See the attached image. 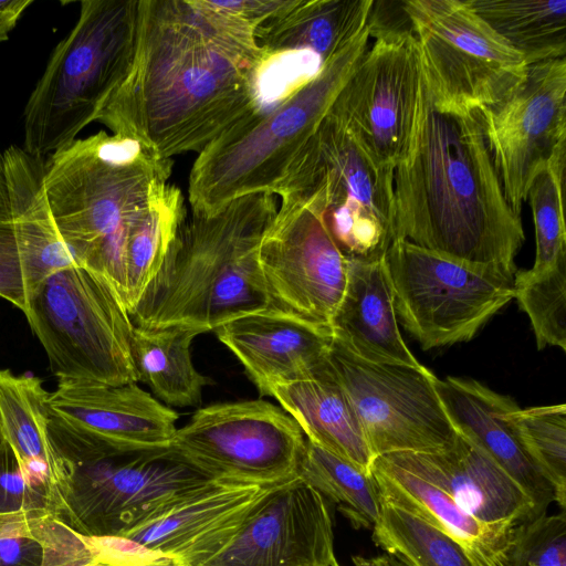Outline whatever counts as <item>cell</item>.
Here are the masks:
<instances>
[{"label":"cell","mask_w":566,"mask_h":566,"mask_svg":"<svg viewBox=\"0 0 566 566\" xmlns=\"http://www.w3.org/2000/svg\"><path fill=\"white\" fill-rule=\"evenodd\" d=\"M384 457L446 492L484 524L513 530L534 517L533 503L524 491L459 432L454 442L439 452H394Z\"/></svg>","instance_id":"44dd1931"},{"label":"cell","mask_w":566,"mask_h":566,"mask_svg":"<svg viewBox=\"0 0 566 566\" xmlns=\"http://www.w3.org/2000/svg\"><path fill=\"white\" fill-rule=\"evenodd\" d=\"M270 397L297 422L308 441L370 473L375 457L327 361L314 377L276 386Z\"/></svg>","instance_id":"484cf974"},{"label":"cell","mask_w":566,"mask_h":566,"mask_svg":"<svg viewBox=\"0 0 566 566\" xmlns=\"http://www.w3.org/2000/svg\"><path fill=\"white\" fill-rule=\"evenodd\" d=\"M10 214V193L3 153L0 151V219Z\"/></svg>","instance_id":"b9f144b4"},{"label":"cell","mask_w":566,"mask_h":566,"mask_svg":"<svg viewBox=\"0 0 566 566\" xmlns=\"http://www.w3.org/2000/svg\"><path fill=\"white\" fill-rule=\"evenodd\" d=\"M36 537L43 546V566H108L95 555L90 536L82 535L48 514L36 523ZM147 566H174L161 557Z\"/></svg>","instance_id":"8d00e7d4"},{"label":"cell","mask_w":566,"mask_h":566,"mask_svg":"<svg viewBox=\"0 0 566 566\" xmlns=\"http://www.w3.org/2000/svg\"><path fill=\"white\" fill-rule=\"evenodd\" d=\"M280 198L259 247L270 307L331 331L347 282L348 258L335 242L316 197Z\"/></svg>","instance_id":"5bb4252c"},{"label":"cell","mask_w":566,"mask_h":566,"mask_svg":"<svg viewBox=\"0 0 566 566\" xmlns=\"http://www.w3.org/2000/svg\"><path fill=\"white\" fill-rule=\"evenodd\" d=\"M373 0H292L258 28L255 36L270 55L286 50H310L326 61L366 27Z\"/></svg>","instance_id":"4316f807"},{"label":"cell","mask_w":566,"mask_h":566,"mask_svg":"<svg viewBox=\"0 0 566 566\" xmlns=\"http://www.w3.org/2000/svg\"><path fill=\"white\" fill-rule=\"evenodd\" d=\"M139 0H83L23 112V149L44 158L98 120L132 67Z\"/></svg>","instance_id":"52a82bcc"},{"label":"cell","mask_w":566,"mask_h":566,"mask_svg":"<svg viewBox=\"0 0 566 566\" xmlns=\"http://www.w3.org/2000/svg\"><path fill=\"white\" fill-rule=\"evenodd\" d=\"M337 565H338V563H337V564H335L334 566H337Z\"/></svg>","instance_id":"f6af8a7d"},{"label":"cell","mask_w":566,"mask_h":566,"mask_svg":"<svg viewBox=\"0 0 566 566\" xmlns=\"http://www.w3.org/2000/svg\"><path fill=\"white\" fill-rule=\"evenodd\" d=\"M268 488L213 481L125 537L180 566H201L230 541Z\"/></svg>","instance_id":"603a6c76"},{"label":"cell","mask_w":566,"mask_h":566,"mask_svg":"<svg viewBox=\"0 0 566 566\" xmlns=\"http://www.w3.org/2000/svg\"><path fill=\"white\" fill-rule=\"evenodd\" d=\"M199 331L135 326L130 353L137 381L146 384L154 397L167 407H198L210 379L192 361L191 344Z\"/></svg>","instance_id":"83f0119b"},{"label":"cell","mask_w":566,"mask_h":566,"mask_svg":"<svg viewBox=\"0 0 566 566\" xmlns=\"http://www.w3.org/2000/svg\"><path fill=\"white\" fill-rule=\"evenodd\" d=\"M368 25L276 106L243 117L200 151L192 164L191 210L213 213L250 193L275 195L368 49Z\"/></svg>","instance_id":"8992f818"},{"label":"cell","mask_w":566,"mask_h":566,"mask_svg":"<svg viewBox=\"0 0 566 566\" xmlns=\"http://www.w3.org/2000/svg\"><path fill=\"white\" fill-rule=\"evenodd\" d=\"M385 260L397 315L423 349L470 340L514 298V276L405 239L391 242Z\"/></svg>","instance_id":"30bf717a"},{"label":"cell","mask_w":566,"mask_h":566,"mask_svg":"<svg viewBox=\"0 0 566 566\" xmlns=\"http://www.w3.org/2000/svg\"><path fill=\"white\" fill-rule=\"evenodd\" d=\"M513 420L530 454L556 490L559 506L566 504V405L513 411Z\"/></svg>","instance_id":"e575fe53"},{"label":"cell","mask_w":566,"mask_h":566,"mask_svg":"<svg viewBox=\"0 0 566 566\" xmlns=\"http://www.w3.org/2000/svg\"><path fill=\"white\" fill-rule=\"evenodd\" d=\"M527 65L565 57V0H468Z\"/></svg>","instance_id":"f546056e"},{"label":"cell","mask_w":566,"mask_h":566,"mask_svg":"<svg viewBox=\"0 0 566 566\" xmlns=\"http://www.w3.org/2000/svg\"><path fill=\"white\" fill-rule=\"evenodd\" d=\"M371 538L384 553L405 566H480L446 532L417 514L382 501Z\"/></svg>","instance_id":"1f68e13d"},{"label":"cell","mask_w":566,"mask_h":566,"mask_svg":"<svg viewBox=\"0 0 566 566\" xmlns=\"http://www.w3.org/2000/svg\"><path fill=\"white\" fill-rule=\"evenodd\" d=\"M331 331L335 340L367 361L422 366L400 334L385 256L376 260L348 258L347 282Z\"/></svg>","instance_id":"cb8c5ba5"},{"label":"cell","mask_w":566,"mask_h":566,"mask_svg":"<svg viewBox=\"0 0 566 566\" xmlns=\"http://www.w3.org/2000/svg\"><path fill=\"white\" fill-rule=\"evenodd\" d=\"M46 402L70 428L118 450L166 448L177 430L178 413L137 382L59 379Z\"/></svg>","instance_id":"d6986e66"},{"label":"cell","mask_w":566,"mask_h":566,"mask_svg":"<svg viewBox=\"0 0 566 566\" xmlns=\"http://www.w3.org/2000/svg\"><path fill=\"white\" fill-rule=\"evenodd\" d=\"M370 473L382 502L417 514L460 543L480 566H500L513 530L484 524L463 511L446 492L376 457Z\"/></svg>","instance_id":"d4e9b609"},{"label":"cell","mask_w":566,"mask_h":566,"mask_svg":"<svg viewBox=\"0 0 566 566\" xmlns=\"http://www.w3.org/2000/svg\"><path fill=\"white\" fill-rule=\"evenodd\" d=\"M339 566V565H338Z\"/></svg>","instance_id":"bcb514c9"},{"label":"cell","mask_w":566,"mask_h":566,"mask_svg":"<svg viewBox=\"0 0 566 566\" xmlns=\"http://www.w3.org/2000/svg\"><path fill=\"white\" fill-rule=\"evenodd\" d=\"M297 475L337 505L355 528L373 530L381 514V497L371 473L306 439Z\"/></svg>","instance_id":"4dcf8cb0"},{"label":"cell","mask_w":566,"mask_h":566,"mask_svg":"<svg viewBox=\"0 0 566 566\" xmlns=\"http://www.w3.org/2000/svg\"><path fill=\"white\" fill-rule=\"evenodd\" d=\"M292 0H228L220 3L255 30L291 4ZM256 32V31H255Z\"/></svg>","instance_id":"ab89813d"},{"label":"cell","mask_w":566,"mask_h":566,"mask_svg":"<svg viewBox=\"0 0 566 566\" xmlns=\"http://www.w3.org/2000/svg\"><path fill=\"white\" fill-rule=\"evenodd\" d=\"M438 395L457 431L479 446L530 497L534 517L559 505L555 488L526 449L513 420L509 396L459 377L437 379Z\"/></svg>","instance_id":"7402d4cb"},{"label":"cell","mask_w":566,"mask_h":566,"mask_svg":"<svg viewBox=\"0 0 566 566\" xmlns=\"http://www.w3.org/2000/svg\"><path fill=\"white\" fill-rule=\"evenodd\" d=\"M276 210L274 195L258 192L210 214L192 211L129 314L132 323L203 334L269 308L259 247Z\"/></svg>","instance_id":"3957f363"},{"label":"cell","mask_w":566,"mask_h":566,"mask_svg":"<svg viewBox=\"0 0 566 566\" xmlns=\"http://www.w3.org/2000/svg\"><path fill=\"white\" fill-rule=\"evenodd\" d=\"M48 396L42 379L0 369V426L27 478L50 488L55 453L48 432Z\"/></svg>","instance_id":"f1b7e54d"},{"label":"cell","mask_w":566,"mask_h":566,"mask_svg":"<svg viewBox=\"0 0 566 566\" xmlns=\"http://www.w3.org/2000/svg\"><path fill=\"white\" fill-rule=\"evenodd\" d=\"M135 57L97 122L169 158L202 151L260 107L273 57L255 29L210 0H139Z\"/></svg>","instance_id":"6da1fadb"},{"label":"cell","mask_w":566,"mask_h":566,"mask_svg":"<svg viewBox=\"0 0 566 566\" xmlns=\"http://www.w3.org/2000/svg\"><path fill=\"white\" fill-rule=\"evenodd\" d=\"M171 169V159L104 130L44 158L57 232L75 261L102 275L120 300L126 245L170 184Z\"/></svg>","instance_id":"277c9868"},{"label":"cell","mask_w":566,"mask_h":566,"mask_svg":"<svg viewBox=\"0 0 566 566\" xmlns=\"http://www.w3.org/2000/svg\"><path fill=\"white\" fill-rule=\"evenodd\" d=\"M394 208V240L515 275L524 229L504 197L479 108L440 91L421 63Z\"/></svg>","instance_id":"7a4b0ae2"},{"label":"cell","mask_w":566,"mask_h":566,"mask_svg":"<svg viewBox=\"0 0 566 566\" xmlns=\"http://www.w3.org/2000/svg\"><path fill=\"white\" fill-rule=\"evenodd\" d=\"M326 499L298 475L269 486L230 541L201 566H334Z\"/></svg>","instance_id":"e0dca14e"},{"label":"cell","mask_w":566,"mask_h":566,"mask_svg":"<svg viewBox=\"0 0 566 566\" xmlns=\"http://www.w3.org/2000/svg\"><path fill=\"white\" fill-rule=\"evenodd\" d=\"M36 518L0 530V566H43V546L33 533Z\"/></svg>","instance_id":"74e56055"},{"label":"cell","mask_w":566,"mask_h":566,"mask_svg":"<svg viewBox=\"0 0 566 566\" xmlns=\"http://www.w3.org/2000/svg\"><path fill=\"white\" fill-rule=\"evenodd\" d=\"M566 60L528 65L525 81L502 101L479 108L504 197L521 217L535 175L566 150Z\"/></svg>","instance_id":"2e32d148"},{"label":"cell","mask_w":566,"mask_h":566,"mask_svg":"<svg viewBox=\"0 0 566 566\" xmlns=\"http://www.w3.org/2000/svg\"><path fill=\"white\" fill-rule=\"evenodd\" d=\"M49 513L86 536H125L209 485L168 447L118 450L49 412Z\"/></svg>","instance_id":"5b68a950"},{"label":"cell","mask_w":566,"mask_h":566,"mask_svg":"<svg viewBox=\"0 0 566 566\" xmlns=\"http://www.w3.org/2000/svg\"><path fill=\"white\" fill-rule=\"evenodd\" d=\"M420 63L443 93L475 108L493 105L526 78L527 63L468 0L402 1Z\"/></svg>","instance_id":"4fadbf2b"},{"label":"cell","mask_w":566,"mask_h":566,"mask_svg":"<svg viewBox=\"0 0 566 566\" xmlns=\"http://www.w3.org/2000/svg\"><path fill=\"white\" fill-rule=\"evenodd\" d=\"M10 214L0 219V297L23 313L44 281L78 264L53 222L43 185L44 158L18 146L3 151Z\"/></svg>","instance_id":"ac0fdd59"},{"label":"cell","mask_w":566,"mask_h":566,"mask_svg":"<svg viewBox=\"0 0 566 566\" xmlns=\"http://www.w3.org/2000/svg\"><path fill=\"white\" fill-rule=\"evenodd\" d=\"M314 196L349 259L376 260L394 241V171L378 167L329 112L275 195Z\"/></svg>","instance_id":"9c48e42d"},{"label":"cell","mask_w":566,"mask_h":566,"mask_svg":"<svg viewBox=\"0 0 566 566\" xmlns=\"http://www.w3.org/2000/svg\"><path fill=\"white\" fill-rule=\"evenodd\" d=\"M97 559L108 566H147L164 555L125 536H90Z\"/></svg>","instance_id":"f35d334b"},{"label":"cell","mask_w":566,"mask_h":566,"mask_svg":"<svg viewBox=\"0 0 566 566\" xmlns=\"http://www.w3.org/2000/svg\"><path fill=\"white\" fill-rule=\"evenodd\" d=\"M33 0H0V42L9 39L19 19Z\"/></svg>","instance_id":"60d3db41"},{"label":"cell","mask_w":566,"mask_h":566,"mask_svg":"<svg viewBox=\"0 0 566 566\" xmlns=\"http://www.w3.org/2000/svg\"><path fill=\"white\" fill-rule=\"evenodd\" d=\"M4 444H6V439L3 437V433H2V430H1V426H0V452L3 449Z\"/></svg>","instance_id":"ee69618b"},{"label":"cell","mask_w":566,"mask_h":566,"mask_svg":"<svg viewBox=\"0 0 566 566\" xmlns=\"http://www.w3.org/2000/svg\"><path fill=\"white\" fill-rule=\"evenodd\" d=\"M327 368L348 398L374 457L434 453L458 431L423 365H386L359 358L333 338Z\"/></svg>","instance_id":"7c38bea8"},{"label":"cell","mask_w":566,"mask_h":566,"mask_svg":"<svg viewBox=\"0 0 566 566\" xmlns=\"http://www.w3.org/2000/svg\"><path fill=\"white\" fill-rule=\"evenodd\" d=\"M214 332L262 397H270L276 386L317 375L333 342L331 331L272 307L232 319Z\"/></svg>","instance_id":"ffe728a7"},{"label":"cell","mask_w":566,"mask_h":566,"mask_svg":"<svg viewBox=\"0 0 566 566\" xmlns=\"http://www.w3.org/2000/svg\"><path fill=\"white\" fill-rule=\"evenodd\" d=\"M305 444L285 410L255 399L199 408L168 448L210 480L272 486L297 476Z\"/></svg>","instance_id":"8fae6325"},{"label":"cell","mask_w":566,"mask_h":566,"mask_svg":"<svg viewBox=\"0 0 566 566\" xmlns=\"http://www.w3.org/2000/svg\"><path fill=\"white\" fill-rule=\"evenodd\" d=\"M24 314L57 379L137 382L134 324L102 275L80 264L60 270L44 281Z\"/></svg>","instance_id":"ba28073f"},{"label":"cell","mask_w":566,"mask_h":566,"mask_svg":"<svg viewBox=\"0 0 566 566\" xmlns=\"http://www.w3.org/2000/svg\"><path fill=\"white\" fill-rule=\"evenodd\" d=\"M500 566H566V515L541 514L513 530Z\"/></svg>","instance_id":"d590c367"},{"label":"cell","mask_w":566,"mask_h":566,"mask_svg":"<svg viewBox=\"0 0 566 566\" xmlns=\"http://www.w3.org/2000/svg\"><path fill=\"white\" fill-rule=\"evenodd\" d=\"M564 175L565 150L554 155L535 175L527 191L535 226L536 254L531 269L534 272H543L566 258Z\"/></svg>","instance_id":"836d02e7"},{"label":"cell","mask_w":566,"mask_h":566,"mask_svg":"<svg viewBox=\"0 0 566 566\" xmlns=\"http://www.w3.org/2000/svg\"><path fill=\"white\" fill-rule=\"evenodd\" d=\"M514 298L531 321L537 348L566 350V258L543 272L516 271Z\"/></svg>","instance_id":"d6a6232c"},{"label":"cell","mask_w":566,"mask_h":566,"mask_svg":"<svg viewBox=\"0 0 566 566\" xmlns=\"http://www.w3.org/2000/svg\"><path fill=\"white\" fill-rule=\"evenodd\" d=\"M354 566H405L394 556L382 553L371 557L354 556Z\"/></svg>","instance_id":"7bdbcfd3"},{"label":"cell","mask_w":566,"mask_h":566,"mask_svg":"<svg viewBox=\"0 0 566 566\" xmlns=\"http://www.w3.org/2000/svg\"><path fill=\"white\" fill-rule=\"evenodd\" d=\"M368 29L374 44L359 60L329 113L355 136L378 167L394 171L412 126L420 74L419 48L410 21L392 28Z\"/></svg>","instance_id":"9a60e30c"}]
</instances>
